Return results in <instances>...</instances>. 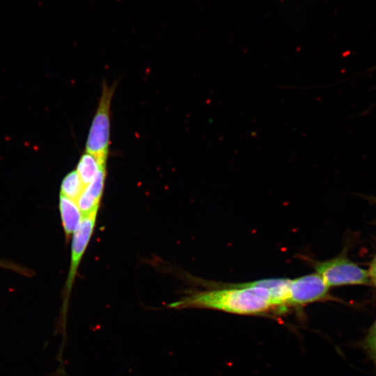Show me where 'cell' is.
Returning <instances> with one entry per match:
<instances>
[{"label":"cell","mask_w":376,"mask_h":376,"mask_svg":"<svg viewBox=\"0 0 376 376\" xmlns=\"http://www.w3.org/2000/svg\"><path fill=\"white\" fill-rule=\"evenodd\" d=\"M273 283L274 279H268L191 292L168 307L207 308L238 315L263 314L276 310L269 288Z\"/></svg>","instance_id":"cell-1"},{"label":"cell","mask_w":376,"mask_h":376,"mask_svg":"<svg viewBox=\"0 0 376 376\" xmlns=\"http://www.w3.org/2000/svg\"><path fill=\"white\" fill-rule=\"evenodd\" d=\"M116 85L103 81L102 92L86 143V152L93 155L101 165L107 166L110 144L111 104Z\"/></svg>","instance_id":"cell-2"},{"label":"cell","mask_w":376,"mask_h":376,"mask_svg":"<svg viewBox=\"0 0 376 376\" xmlns=\"http://www.w3.org/2000/svg\"><path fill=\"white\" fill-rule=\"evenodd\" d=\"M314 267L329 288L344 285H373L369 271L344 255L316 262Z\"/></svg>","instance_id":"cell-3"},{"label":"cell","mask_w":376,"mask_h":376,"mask_svg":"<svg viewBox=\"0 0 376 376\" xmlns=\"http://www.w3.org/2000/svg\"><path fill=\"white\" fill-rule=\"evenodd\" d=\"M97 212L83 217L79 227L72 235L71 258L68 277L63 291L62 317L66 318L67 308L74 281L82 256L92 236Z\"/></svg>","instance_id":"cell-4"},{"label":"cell","mask_w":376,"mask_h":376,"mask_svg":"<svg viewBox=\"0 0 376 376\" xmlns=\"http://www.w3.org/2000/svg\"><path fill=\"white\" fill-rule=\"evenodd\" d=\"M329 287L316 272L290 279L288 307L304 306L330 298Z\"/></svg>","instance_id":"cell-5"},{"label":"cell","mask_w":376,"mask_h":376,"mask_svg":"<svg viewBox=\"0 0 376 376\" xmlns=\"http://www.w3.org/2000/svg\"><path fill=\"white\" fill-rule=\"evenodd\" d=\"M58 208L62 226L68 242L79 227L82 214L76 201L61 194L59 195Z\"/></svg>","instance_id":"cell-6"},{"label":"cell","mask_w":376,"mask_h":376,"mask_svg":"<svg viewBox=\"0 0 376 376\" xmlns=\"http://www.w3.org/2000/svg\"><path fill=\"white\" fill-rule=\"evenodd\" d=\"M102 166H107L101 165L93 155L85 151L78 162L76 171L86 186L92 181Z\"/></svg>","instance_id":"cell-7"},{"label":"cell","mask_w":376,"mask_h":376,"mask_svg":"<svg viewBox=\"0 0 376 376\" xmlns=\"http://www.w3.org/2000/svg\"><path fill=\"white\" fill-rule=\"evenodd\" d=\"M84 187L76 170L72 171L63 178L60 194L77 201Z\"/></svg>","instance_id":"cell-8"},{"label":"cell","mask_w":376,"mask_h":376,"mask_svg":"<svg viewBox=\"0 0 376 376\" xmlns=\"http://www.w3.org/2000/svg\"><path fill=\"white\" fill-rule=\"evenodd\" d=\"M358 345L372 361L376 372V318Z\"/></svg>","instance_id":"cell-9"},{"label":"cell","mask_w":376,"mask_h":376,"mask_svg":"<svg viewBox=\"0 0 376 376\" xmlns=\"http://www.w3.org/2000/svg\"><path fill=\"white\" fill-rule=\"evenodd\" d=\"M0 267L10 269L26 276H31L33 275V271L32 269L9 260L0 259Z\"/></svg>","instance_id":"cell-10"},{"label":"cell","mask_w":376,"mask_h":376,"mask_svg":"<svg viewBox=\"0 0 376 376\" xmlns=\"http://www.w3.org/2000/svg\"><path fill=\"white\" fill-rule=\"evenodd\" d=\"M368 271L373 282V285L376 286V256L373 260L370 267V269Z\"/></svg>","instance_id":"cell-11"},{"label":"cell","mask_w":376,"mask_h":376,"mask_svg":"<svg viewBox=\"0 0 376 376\" xmlns=\"http://www.w3.org/2000/svg\"><path fill=\"white\" fill-rule=\"evenodd\" d=\"M370 199L372 200L373 202L376 203V197L371 198Z\"/></svg>","instance_id":"cell-12"}]
</instances>
